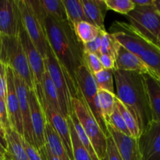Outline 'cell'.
I'll return each instance as SVG.
<instances>
[{"label": "cell", "instance_id": "obj_49", "mask_svg": "<svg viewBox=\"0 0 160 160\" xmlns=\"http://www.w3.org/2000/svg\"><path fill=\"white\" fill-rule=\"evenodd\" d=\"M0 160H4V154L0 152Z\"/></svg>", "mask_w": 160, "mask_h": 160}, {"label": "cell", "instance_id": "obj_17", "mask_svg": "<svg viewBox=\"0 0 160 160\" xmlns=\"http://www.w3.org/2000/svg\"><path fill=\"white\" fill-rule=\"evenodd\" d=\"M42 108L45 112L46 120L52 125L59 137L60 138L70 160H73L70 128H69L67 119L47 103H45Z\"/></svg>", "mask_w": 160, "mask_h": 160}, {"label": "cell", "instance_id": "obj_42", "mask_svg": "<svg viewBox=\"0 0 160 160\" xmlns=\"http://www.w3.org/2000/svg\"><path fill=\"white\" fill-rule=\"evenodd\" d=\"M132 2L137 6H148L154 4V0H132Z\"/></svg>", "mask_w": 160, "mask_h": 160}, {"label": "cell", "instance_id": "obj_50", "mask_svg": "<svg viewBox=\"0 0 160 160\" xmlns=\"http://www.w3.org/2000/svg\"><path fill=\"white\" fill-rule=\"evenodd\" d=\"M157 79L159 80V81H160V77H157Z\"/></svg>", "mask_w": 160, "mask_h": 160}, {"label": "cell", "instance_id": "obj_37", "mask_svg": "<svg viewBox=\"0 0 160 160\" xmlns=\"http://www.w3.org/2000/svg\"><path fill=\"white\" fill-rule=\"evenodd\" d=\"M103 31H101L98 37L95 38L93 41L84 45V52H86L93 53V54L99 56L100 55V48H101V42H102V34Z\"/></svg>", "mask_w": 160, "mask_h": 160}, {"label": "cell", "instance_id": "obj_20", "mask_svg": "<svg viewBox=\"0 0 160 160\" xmlns=\"http://www.w3.org/2000/svg\"><path fill=\"white\" fill-rule=\"evenodd\" d=\"M151 108L152 121L160 120V81L156 77L143 74Z\"/></svg>", "mask_w": 160, "mask_h": 160}, {"label": "cell", "instance_id": "obj_15", "mask_svg": "<svg viewBox=\"0 0 160 160\" xmlns=\"http://www.w3.org/2000/svg\"><path fill=\"white\" fill-rule=\"evenodd\" d=\"M20 14L17 0H0V34L5 37L18 36Z\"/></svg>", "mask_w": 160, "mask_h": 160}, {"label": "cell", "instance_id": "obj_48", "mask_svg": "<svg viewBox=\"0 0 160 160\" xmlns=\"http://www.w3.org/2000/svg\"><path fill=\"white\" fill-rule=\"evenodd\" d=\"M0 152H1L2 153V154H4L5 155V153H6V150L4 149V148H2V146L1 145H0Z\"/></svg>", "mask_w": 160, "mask_h": 160}, {"label": "cell", "instance_id": "obj_30", "mask_svg": "<svg viewBox=\"0 0 160 160\" xmlns=\"http://www.w3.org/2000/svg\"><path fill=\"white\" fill-rule=\"evenodd\" d=\"M98 89L107 91L115 95L113 70H102L93 75Z\"/></svg>", "mask_w": 160, "mask_h": 160}, {"label": "cell", "instance_id": "obj_33", "mask_svg": "<svg viewBox=\"0 0 160 160\" xmlns=\"http://www.w3.org/2000/svg\"><path fill=\"white\" fill-rule=\"evenodd\" d=\"M104 2L107 9L126 16L135 8L132 0H104Z\"/></svg>", "mask_w": 160, "mask_h": 160}, {"label": "cell", "instance_id": "obj_32", "mask_svg": "<svg viewBox=\"0 0 160 160\" xmlns=\"http://www.w3.org/2000/svg\"><path fill=\"white\" fill-rule=\"evenodd\" d=\"M70 119H71L72 122H73V126H74V128H75V131H76L78 138H79V139L81 140V143L83 144L84 148H86V150L88 152L89 155H90L91 157H92V160H99V159L98 158V156H97L96 153H95V150H94L93 147H92L90 140H89L87 134H86L85 132H84L81 123L79 122L78 117H77V116L75 115L73 111V112H71V114L70 115Z\"/></svg>", "mask_w": 160, "mask_h": 160}, {"label": "cell", "instance_id": "obj_23", "mask_svg": "<svg viewBox=\"0 0 160 160\" xmlns=\"http://www.w3.org/2000/svg\"><path fill=\"white\" fill-rule=\"evenodd\" d=\"M42 91H43L44 98H45L44 104L47 103L52 108H53L55 110L62 114L60 106H59V98H58V93L57 91H56V86H55L54 83L52 81L51 78H50L49 74H48L46 70L44 73L43 78H42Z\"/></svg>", "mask_w": 160, "mask_h": 160}, {"label": "cell", "instance_id": "obj_7", "mask_svg": "<svg viewBox=\"0 0 160 160\" xmlns=\"http://www.w3.org/2000/svg\"><path fill=\"white\" fill-rule=\"evenodd\" d=\"M76 78L80 95L83 98L91 113L95 117L97 123H98L107 138L108 136H109V134L107 131L106 121L103 119L100 110L98 97V87L94 76L90 73L85 65H82L78 69Z\"/></svg>", "mask_w": 160, "mask_h": 160}, {"label": "cell", "instance_id": "obj_43", "mask_svg": "<svg viewBox=\"0 0 160 160\" xmlns=\"http://www.w3.org/2000/svg\"><path fill=\"white\" fill-rule=\"evenodd\" d=\"M0 136H1L2 138L6 139V131H5L4 128H3L1 123H0Z\"/></svg>", "mask_w": 160, "mask_h": 160}, {"label": "cell", "instance_id": "obj_34", "mask_svg": "<svg viewBox=\"0 0 160 160\" xmlns=\"http://www.w3.org/2000/svg\"><path fill=\"white\" fill-rule=\"evenodd\" d=\"M106 123H109V124L112 125L115 129H117V131H119L120 132L123 133V134H126L128 136H131L132 137L130 133L129 130L127 128V125L125 123L124 120H123V117L120 115V112H119L118 109L117 108V106H115L113 109V112L111 114V116L109 117V120L106 122Z\"/></svg>", "mask_w": 160, "mask_h": 160}, {"label": "cell", "instance_id": "obj_2", "mask_svg": "<svg viewBox=\"0 0 160 160\" xmlns=\"http://www.w3.org/2000/svg\"><path fill=\"white\" fill-rule=\"evenodd\" d=\"M113 77L117 87L116 97L134 116L142 134L152 121L143 74L115 69Z\"/></svg>", "mask_w": 160, "mask_h": 160}, {"label": "cell", "instance_id": "obj_39", "mask_svg": "<svg viewBox=\"0 0 160 160\" xmlns=\"http://www.w3.org/2000/svg\"><path fill=\"white\" fill-rule=\"evenodd\" d=\"M6 65L0 61V99L6 102Z\"/></svg>", "mask_w": 160, "mask_h": 160}, {"label": "cell", "instance_id": "obj_28", "mask_svg": "<svg viewBox=\"0 0 160 160\" xmlns=\"http://www.w3.org/2000/svg\"><path fill=\"white\" fill-rule=\"evenodd\" d=\"M115 106H117L120 115L123 117V120L127 125V128L129 130L131 136L134 138H138L139 136L141 135V131L134 116L117 97H115Z\"/></svg>", "mask_w": 160, "mask_h": 160}, {"label": "cell", "instance_id": "obj_21", "mask_svg": "<svg viewBox=\"0 0 160 160\" xmlns=\"http://www.w3.org/2000/svg\"><path fill=\"white\" fill-rule=\"evenodd\" d=\"M45 138L47 145L53 155L61 160H70L60 138L47 120L45 129Z\"/></svg>", "mask_w": 160, "mask_h": 160}, {"label": "cell", "instance_id": "obj_12", "mask_svg": "<svg viewBox=\"0 0 160 160\" xmlns=\"http://www.w3.org/2000/svg\"><path fill=\"white\" fill-rule=\"evenodd\" d=\"M138 140L142 160H160V120L152 121Z\"/></svg>", "mask_w": 160, "mask_h": 160}, {"label": "cell", "instance_id": "obj_4", "mask_svg": "<svg viewBox=\"0 0 160 160\" xmlns=\"http://www.w3.org/2000/svg\"><path fill=\"white\" fill-rule=\"evenodd\" d=\"M0 61L4 65L11 67L14 73L24 81L30 90H34L32 73L18 36H2V48Z\"/></svg>", "mask_w": 160, "mask_h": 160}, {"label": "cell", "instance_id": "obj_26", "mask_svg": "<svg viewBox=\"0 0 160 160\" xmlns=\"http://www.w3.org/2000/svg\"><path fill=\"white\" fill-rule=\"evenodd\" d=\"M67 121L68 123L69 128H70L73 160H92L88 152L86 150V148H84L83 144L81 143V140L78 138L70 117H68L67 119Z\"/></svg>", "mask_w": 160, "mask_h": 160}, {"label": "cell", "instance_id": "obj_27", "mask_svg": "<svg viewBox=\"0 0 160 160\" xmlns=\"http://www.w3.org/2000/svg\"><path fill=\"white\" fill-rule=\"evenodd\" d=\"M47 16L58 21L67 20L65 7L62 0H40Z\"/></svg>", "mask_w": 160, "mask_h": 160}, {"label": "cell", "instance_id": "obj_10", "mask_svg": "<svg viewBox=\"0 0 160 160\" xmlns=\"http://www.w3.org/2000/svg\"><path fill=\"white\" fill-rule=\"evenodd\" d=\"M18 38L20 41L22 47H23L25 55H26L30 69L32 73L34 83V92H35L36 95L42 106L45 102L43 91H42V78H43L44 73L45 71L44 59L42 58V55L39 53V52L38 51L37 48H35L32 41L31 40L29 35L27 33L23 23H22L21 18H20V23H19Z\"/></svg>", "mask_w": 160, "mask_h": 160}, {"label": "cell", "instance_id": "obj_25", "mask_svg": "<svg viewBox=\"0 0 160 160\" xmlns=\"http://www.w3.org/2000/svg\"><path fill=\"white\" fill-rule=\"evenodd\" d=\"M73 30L78 38L83 45L93 41L102 31L95 25L87 21H81L76 23L73 26Z\"/></svg>", "mask_w": 160, "mask_h": 160}, {"label": "cell", "instance_id": "obj_9", "mask_svg": "<svg viewBox=\"0 0 160 160\" xmlns=\"http://www.w3.org/2000/svg\"><path fill=\"white\" fill-rule=\"evenodd\" d=\"M44 64L45 70H47L56 86L62 115L67 119L73 111L72 106V98L69 92L63 71L48 43L47 45L46 56L44 59Z\"/></svg>", "mask_w": 160, "mask_h": 160}, {"label": "cell", "instance_id": "obj_13", "mask_svg": "<svg viewBox=\"0 0 160 160\" xmlns=\"http://www.w3.org/2000/svg\"><path fill=\"white\" fill-rule=\"evenodd\" d=\"M13 79L16 92H17L19 105H20L22 121H23V137L28 143H30L34 147V135H33L32 124H31V112H30V106L29 102H28V93H29L30 89L28 87V85L25 84L24 81L14 72Z\"/></svg>", "mask_w": 160, "mask_h": 160}, {"label": "cell", "instance_id": "obj_8", "mask_svg": "<svg viewBox=\"0 0 160 160\" xmlns=\"http://www.w3.org/2000/svg\"><path fill=\"white\" fill-rule=\"evenodd\" d=\"M23 27L38 51L45 59L47 52L45 21L41 20L31 6L30 0H17Z\"/></svg>", "mask_w": 160, "mask_h": 160}, {"label": "cell", "instance_id": "obj_29", "mask_svg": "<svg viewBox=\"0 0 160 160\" xmlns=\"http://www.w3.org/2000/svg\"><path fill=\"white\" fill-rule=\"evenodd\" d=\"M98 97L100 110H101L103 119L106 123L111 114L113 112L114 107H115L116 95L107 91L98 89Z\"/></svg>", "mask_w": 160, "mask_h": 160}, {"label": "cell", "instance_id": "obj_40", "mask_svg": "<svg viewBox=\"0 0 160 160\" xmlns=\"http://www.w3.org/2000/svg\"><path fill=\"white\" fill-rule=\"evenodd\" d=\"M102 68L104 70H115L116 60L109 55L100 54L98 56Z\"/></svg>", "mask_w": 160, "mask_h": 160}, {"label": "cell", "instance_id": "obj_36", "mask_svg": "<svg viewBox=\"0 0 160 160\" xmlns=\"http://www.w3.org/2000/svg\"><path fill=\"white\" fill-rule=\"evenodd\" d=\"M104 160H123L113 139L110 135L106 138V153Z\"/></svg>", "mask_w": 160, "mask_h": 160}, {"label": "cell", "instance_id": "obj_47", "mask_svg": "<svg viewBox=\"0 0 160 160\" xmlns=\"http://www.w3.org/2000/svg\"><path fill=\"white\" fill-rule=\"evenodd\" d=\"M4 160H12L10 159V157H9V156H8V154L7 153H5V155H4Z\"/></svg>", "mask_w": 160, "mask_h": 160}, {"label": "cell", "instance_id": "obj_24", "mask_svg": "<svg viewBox=\"0 0 160 160\" xmlns=\"http://www.w3.org/2000/svg\"><path fill=\"white\" fill-rule=\"evenodd\" d=\"M65 7L67 20L72 26L81 21H87V17L84 13L82 0H62Z\"/></svg>", "mask_w": 160, "mask_h": 160}, {"label": "cell", "instance_id": "obj_18", "mask_svg": "<svg viewBox=\"0 0 160 160\" xmlns=\"http://www.w3.org/2000/svg\"><path fill=\"white\" fill-rule=\"evenodd\" d=\"M116 69L125 71H134L142 74H150L156 77L152 70L142 59L122 45H120L116 58Z\"/></svg>", "mask_w": 160, "mask_h": 160}, {"label": "cell", "instance_id": "obj_1", "mask_svg": "<svg viewBox=\"0 0 160 160\" xmlns=\"http://www.w3.org/2000/svg\"><path fill=\"white\" fill-rule=\"evenodd\" d=\"M47 41L57 59L67 80L72 98H78L76 74L78 69L84 65V45L79 41L68 20L58 21L47 16L45 19Z\"/></svg>", "mask_w": 160, "mask_h": 160}, {"label": "cell", "instance_id": "obj_16", "mask_svg": "<svg viewBox=\"0 0 160 160\" xmlns=\"http://www.w3.org/2000/svg\"><path fill=\"white\" fill-rule=\"evenodd\" d=\"M106 128L123 160H142L138 138L120 132L109 123H106Z\"/></svg>", "mask_w": 160, "mask_h": 160}, {"label": "cell", "instance_id": "obj_31", "mask_svg": "<svg viewBox=\"0 0 160 160\" xmlns=\"http://www.w3.org/2000/svg\"><path fill=\"white\" fill-rule=\"evenodd\" d=\"M120 44L118 41L107 31H103L102 34L101 48L100 54L109 55L116 60L117 52L120 47Z\"/></svg>", "mask_w": 160, "mask_h": 160}, {"label": "cell", "instance_id": "obj_14", "mask_svg": "<svg viewBox=\"0 0 160 160\" xmlns=\"http://www.w3.org/2000/svg\"><path fill=\"white\" fill-rule=\"evenodd\" d=\"M28 102L31 112V120L34 135V147L38 149L46 144L45 138V129L46 124L45 112L36 95L34 90H30L28 93Z\"/></svg>", "mask_w": 160, "mask_h": 160}, {"label": "cell", "instance_id": "obj_38", "mask_svg": "<svg viewBox=\"0 0 160 160\" xmlns=\"http://www.w3.org/2000/svg\"><path fill=\"white\" fill-rule=\"evenodd\" d=\"M20 142L29 160H42L38 149H36L33 145L28 143L21 135H20Z\"/></svg>", "mask_w": 160, "mask_h": 160}, {"label": "cell", "instance_id": "obj_11", "mask_svg": "<svg viewBox=\"0 0 160 160\" xmlns=\"http://www.w3.org/2000/svg\"><path fill=\"white\" fill-rule=\"evenodd\" d=\"M6 106L7 109L10 128L17 131L20 135L23 136V121L20 112V105L15 89L13 79V71L12 68L6 66Z\"/></svg>", "mask_w": 160, "mask_h": 160}, {"label": "cell", "instance_id": "obj_46", "mask_svg": "<svg viewBox=\"0 0 160 160\" xmlns=\"http://www.w3.org/2000/svg\"><path fill=\"white\" fill-rule=\"evenodd\" d=\"M157 45L160 48V31L158 34V38H157Z\"/></svg>", "mask_w": 160, "mask_h": 160}, {"label": "cell", "instance_id": "obj_5", "mask_svg": "<svg viewBox=\"0 0 160 160\" xmlns=\"http://www.w3.org/2000/svg\"><path fill=\"white\" fill-rule=\"evenodd\" d=\"M72 106L99 160H104L106 153V136L91 113L79 92L78 98H72Z\"/></svg>", "mask_w": 160, "mask_h": 160}, {"label": "cell", "instance_id": "obj_35", "mask_svg": "<svg viewBox=\"0 0 160 160\" xmlns=\"http://www.w3.org/2000/svg\"><path fill=\"white\" fill-rule=\"evenodd\" d=\"M84 56V65L88 69V70L92 75L103 70L98 56L93 54V53L84 52V56Z\"/></svg>", "mask_w": 160, "mask_h": 160}, {"label": "cell", "instance_id": "obj_3", "mask_svg": "<svg viewBox=\"0 0 160 160\" xmlns=\"http://www.w3.org/2000/svg\"><path fill=\"white\" fill-rule=\"evenodd\" d=\"M109 31L122 46L142 59L156 77H160V48L158 45L140 35L126 22L115 21Z\"/></svg>", "mask_w": 160, "mask_h": 160}, {"label": "cell", "instance_id": "obj_19", "mask_svg": "<svg viewBox=\"0 0 160 160\" xmlns=\"http://www.w3.org/2000/svg\"><path fill=\"white\" fill-rule=\"evenodd\" d=\"M82 4L89 23L95 25L102 31H106L104 20L108 9L104 0H82Z\"/></svg>", "mask_w": 160, "mask_h": 160}, {"label": "cell", "instance_id": "obj_22", "mask_svg": "<svg viewBox=\"0 0 160 160\" xmlns=\"http://www.w3.org/2000/svg\"><path fill=\"white\" fill-rule=\"evenodd\" d=\"M7 149L6 152L12 160H29L20 142V135L12 128L6 130Z\"/></svg>", "mask_w": 160, "mask_h": 160}, {"label": "cell", "instance_id": "obj_45", "mask_svg": "<svg viewBox=\"0 0 160 160\" xmlns=\"http://www.w3.org/2000/svg\"><path fill=\"white\" fill-rule=\"evenodd\" d=\"M2 36L0 34V55L2 52Z\"/></svg>", "mask_w": 160, "mask_h": 160}, {"label": "cell", "instance_id": "obj_44", "mask_svg": "<svg viewBox=\"0 0 160 160\" xmlns=\"http://www.w3.org/2000/svg\"><path fill=\"white\" fill-rule=\"evenodd\" d=\"M154 6L160 14V0H154Z\"/></svg>", "mask_w": 160, "mask_h": 160}, {"label": "cell", "instance_id": "obj_6", "mask_svg": "<svg viewBox=\"0 0 160 160\" xmlns=\"http://www.w3.org/2000/svg\"><path fill=\"white\" fill-rule=\"evenodd\" d=\"M129 24L149 42L157 45V38L160 31V14L154 5L137 6L127 15Z\"/></svg>", "mask_w": 160, "mask_h": 160}, {"label": "cell", "instance_id": "obj_41", "mask_svg": "<svg viewBox=\"0 0 160 160\" xmlns=\"http://www.w3.org/2000/svg\"><path fill=\"white\" fill-rule=\"evenodd\" d=\"M38 151L42 160H61L59 158H58L57 156H56L52 153L47 144H45L43 146L40 147L38 149Z\"/></svg>", "mask_w": 160, "mask_h": 160}]
</instances>
